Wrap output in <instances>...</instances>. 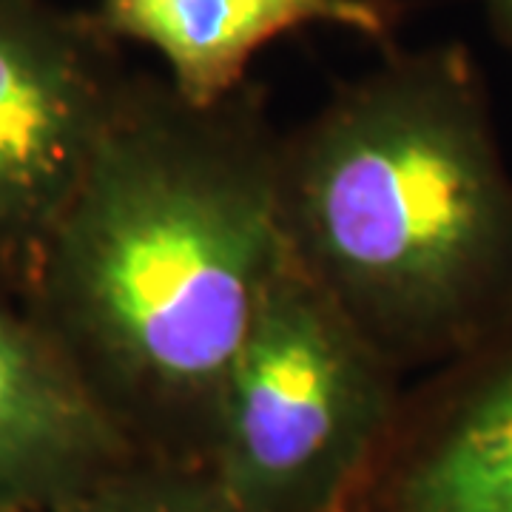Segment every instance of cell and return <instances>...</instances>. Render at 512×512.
I'll return each instance as SVG.
<instances>
[{
    "instance_id": "obj_5",
    "label": "cell",
    "mask_w": 512,
    "mask_h": 512,
    "mask_svg": "<svg viewBox=\"0 0 512 512\" xmlns=\"http://www.w3.org/2000/svg\"><path fill=\"white\" fill-rule=\"evenodd\" d=\"M353 512H512V322L404 396Z\"/></svg>"
},
{
    "instance_id": "obj_6",
    "label": "cell",
    "mask_w": 512,
    "mask_h": 512,
    "mask_svg": "<svg viewBox=\"0 0 512 512\" xmlns=\"http://www.w3.org/2000/svg\"><path fill=\"white\" fill-rule=\"evenodd\" d=\"M140 456L37 319L0 299V512H49Z\"/></svg>"
},
{
    "instance_id": "obj_1",
    "label": "cell",
    "mask_w": 512,
    "mask_h": 512,
    "mask_svg": "<svg viewBox=\"0 0 512 512\" xmlns=\"http://www.w3.org/2000/svg\"><path fill=\"white\" fill-rule=\"evenodd\" d=\"M282 134L254 86L126 92L37 259V322L146 458L202 464L220 396L288 259Z\"/></svg>"
},
{
    "instance_id": "obj_8",
    "label": "cell",
    "mask_w": 512,
    "mask_h": 512,
    "mask_svg": "<svg viewBox=\"0 0 512 512\" xmlns=\"http://www.w3.org/2000/svg\"><path fill=\"white\" fill-rule=\"evenodd\" d=\"M49 512H251L202 464L137 456Z\"/></svg>"
},
{
    "instance_id": "obj_7",
    "label": "cell",
    "mask_w": 512,
    "mask_h": 512,
    "mask_svg": "<svg viewBox=\"0 0 512 512\" xmlns=\"http://www.w3.org/2000/svg\"><path fill=\"white\" fill-rule=\"evenodd\" d=\"M396 9L382 0H100L92 23L109 40L146 46L191 103H217L248 86L254 57L279 37L328 26L384 40Z\"/></svg>"
},
{
    "instance_id": "obj_3",
    "label": "cell",
    "mask_w": 512,
    "mask_h": 512,
    "mask_svg": "<svg viewBox=\"0 0 512 512\" xmlns=\"http://www.w3.org/2000/svg\"><path fill=\"white\" fill-rule=\"evenodd\" d=\"M404 396L402 370L288 254L228 373L205 467L251 512H353Z\"/></svg>"
},
{
    "instance_id": "obj_4",
    "label": "cell",
    "mask_w": 512,
    "mask_h": 512,
    "mask_svg": "<svg viewBox=\"0 0 512 512\" xmlns=\"http://www.w3.org/2000/svg\"><path fill=\"white\" fill-rule=\"evenodd\" d=\"M106 43L92 20L0 0V256L29 282L126 92Z\"/></svg>"
},
{
    "instance_id": "obj_2",
    "label": "cell",
    "mask_w": 512,
    "mask_h": 512,
    "mask_svg": "<svg viewBox=\"0 0 512 512\" xmlns=\"http://www.w3.org/2000/svg\"><path fill=\"white\" fill-rule=\"evenodd\" d=\"M279 205L296 268L404 376L512 322V168L464 46L393 52L282 134Z\"/></svg>"
},
{
    "instance_id": "obj_9",
    "label": "cell",
    "mask_w": 512,
    "mask_h": 512,
    "mask_svg": "<svg viewBox=\"0 0 512 512\" xmlns=\"http://www.w3.org/2000/svg\"><path fill=\"white\" fill-rule=\"evenodd\" d=\"M484 9L498 40L512 52V0H484Z\"/></svg>"
}]
</instances>
